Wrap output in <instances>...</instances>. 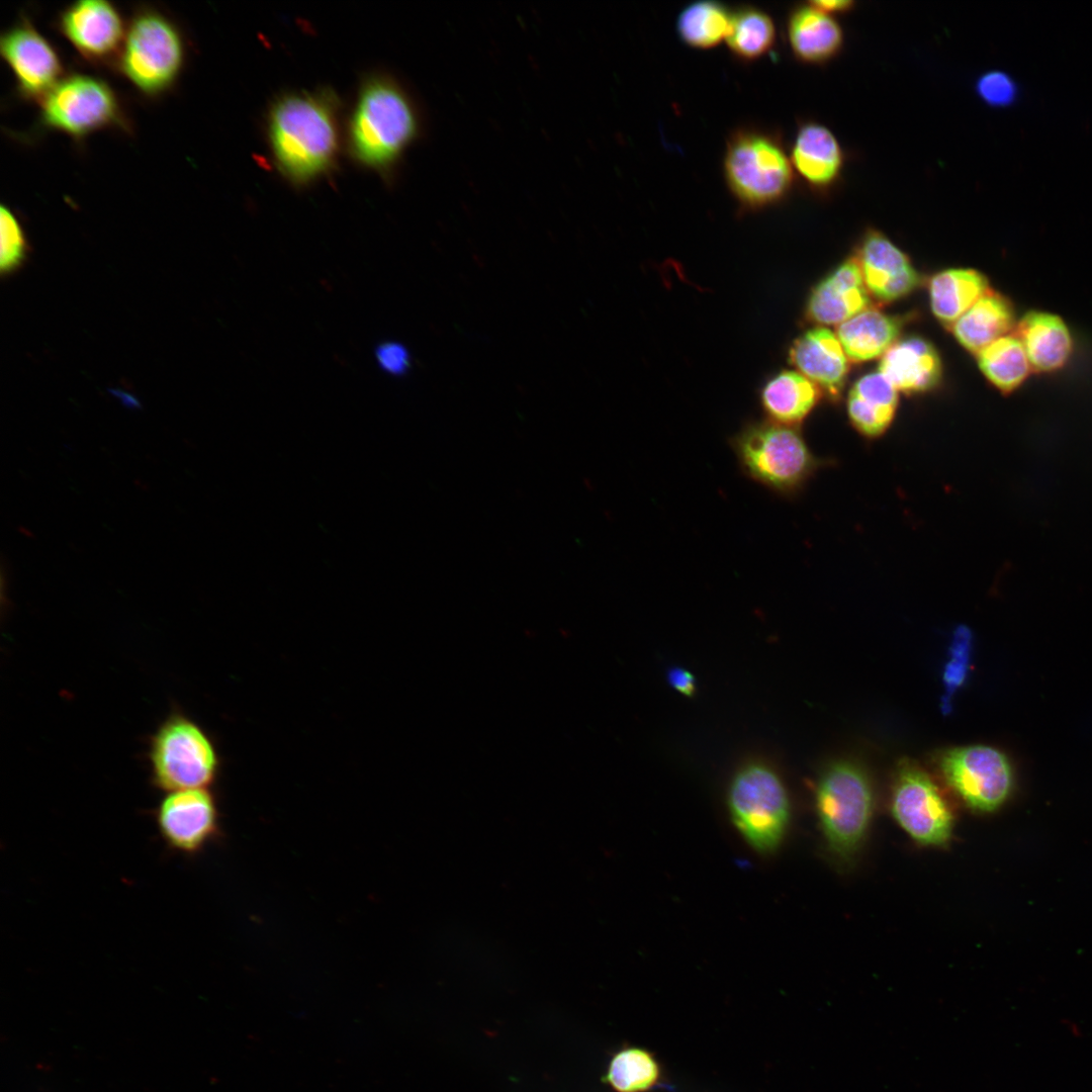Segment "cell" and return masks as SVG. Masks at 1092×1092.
Masks as SVG:
<instances>
[{"instance_id":"e575fe53","label":"cell","mask_w":1092,"mask_h":1092,"mask_svg":"<svg viewBox=\"0 0 1092 1092\" xmlns=\"http://www.w3.org/2000/svg\"><path fill=\"white\" fill-rule=\"evenodd\" d=\"M668 681L673 689L685 696H691L695 692L694 675L680 667L673 668L668 672Z\"/></svg>"},{"instance_id":"44dd1931","label":"cell","mask_w":1092,"mask_h":1092,"mask_svg":"<svg viewBox=\"0 0 1092 1092\" xmlns=\"http://www.w3.org/2000/svg\"><path fill=\"white\" fill-rule=\"evenodd\" d=\"M898 405V390L881 373L861 376L852 385L847 413L853 427L863 436H881L891 425Z\"/></svg>"},{"instance_id":"4dcf8cb0","label":"cell","mask_w":1092,"mask_h":1092,"mask_svg":"<svg viewBox=\"0 0 1092 1092\" xmlns=\"http://www.w3.org/2000/svg\"><path fill=\"white\" fill-rule=\"evenodd\" d=\"M972 635L961 627L956 630L948 650V658L942 672L943 696L941 707L949 712L953 696L967 679L971 665Z\"/></svg>"},{"instance_id":"484cf974","label":"cell","mask_w":1092,"mask_h":1092,"mask_svg":"<svg viewBox=\"0 0 1092 1092\" xmlns=\"http://www.w3.org/2000/svg\"><path fill=\"white\" fill-rule=\"evenodd\" d=\"M988 291L986 277L974 269H946L928 284L931 310L948 328Z\"/></svg>"},{"instance_id":"3957f363","label":"cell","mask_w":1092,"mask_h":1092,"mask_svg":"<svg viewBox=\"0 0 1092 1092\" xmlns=\"http://www.w3.org/2000/svg\"><path fill=\"white\" fill-rule=\"evenodd\" d=\"M186 38L159 8H136L126 23L114 69L147 97H158L178 81L186 62Z\"/></svg>"},{"instance_id":"cb8c5ba5","label":"cell","mask_w":1092,"mask_h":1092,"mask_svg":"<svg viewBox=\"0 0 1092 1092\" xmlns=\"http://www.w3.org/2000/svg\"><path fill=\"white\" fill-rule=\"evenodd\" d=\"M822 392L796 371H782L761 389L760 403L770 422L796 427L817 404Z\"/></svg>"},{"instance_id":"83f0119b","label":"cell","mask_w":1092,"mask_h":1092,"mask_svg":"<svg viewBox=\"0 0 1092 1092\" xmlns=\"http://www.w3.org/2000/svg\"><path fill=\"white\" fill-rule=\"evenodd\" d=\"M732 12L716 1H697L685 7L676 21L679 38L689 47L708 50L726 39Z\"/></svg>"},{"instance_id":"8fae6325","label":"cell","mask_w":1092,"mask_h":1092,"mask_svg":"<svg viewBox=\"0 0 1092 1092\" xmlns=\"http://www.w3.org/2000/svg\"><path fill=\"white\" fill-rule=\"evenodd\" d=\"M938 765L947 785L973 810L994 811L1010 795L1011 765L1006 755L994 747H953L941 753Z\"/></svg>"},{"instance_id":"8992f818","label":"cell","mask_w":1092,"mask_h":1092,"mask_svg":"<svg viewBox=\"0 0 1092 1092\" xmlns=\"http://www.w3.org/2000/svg\"><path fill=\"white\" fill-rule=\"evenodd\" d=\"M726 184L743 206L759 208L782 200L794 184V169L781 141L755 128L729 136L723 159Z\"/></svg>"},{"instance_id":"d6986e66","label":"cell","mask_w":1092,"mask_h":1092,"mask_svg":"<svg viewBox=\"0 0 1092 1092\" xmlns=\"http://www.w3.org/2000/svg\"><path fill=\"white\" fill-rule=\"evenodd\" d=\"M879 372L898 391L919 393L938 384L942 366L936 349L928 341L910 337L897 341L882 356Z\"/></svg>"},{"instance_id":"1f68e13d","label":"cell","mask_w":1092,"mask_h":1092,"mask_svg":"<svg viewBox=\"0 0 1092 1092\" xmlns=\"http://www.w3.org/2000/svg\"><path fill=\"white\" fill-rule=\"evenodd\" d=\"M0 272L2 276H8L23 265L28 253V244L20 221L5 204L0 207Z\"/></svg>"},{"instance_id":"e0dca14e","label":"cell","mask_w":1092,"mask_h":1092,"mask_svg":"<svg viewBox=\"0 0 1092 1092\" xmlns=\"http://www.w3.org/2000/svg\"><path fill=\"white\" fill-rule=\"evenodd\" d=\"M790 362L831 399L839 396L848 374V358L836 336L818 327L797 338L789 351Z\"/></svg>"},{"instance_id":"d6a6232c","label":"cell","mask_w":1092,"mask_h":1092,"mask_svg":"<svg viewBox=\"0 0 1092 1092\" xmlns=\"http://www.w3.org/2000/svg\"><path fill=\"white\" fill-rule=\"evenodd\" d=\"M975 88L984 103L996 108L1014 104L1019 95L1018 85L1014 79L1008 73L999 70L982 74Z\"/></svg>"},{"instance_id":"836d02e7","label":"cell","mask_w":1092,"mask_h":1092,"mask_svg":"<svg viewBox=\"0 0 1092 1092\" xmlns=\"http://www.w3.org/2000/svg\"><path fill=\"white\" fill-rule=\"evenodd\" d=\"M375 358L380 369L389 375L403 376L412 367V357L407 348L395 341H386L375 349Z\"/></svg>"},{"instance_id":"7402d4cb","label":"cell","mask_w":1092,"mask_h":1092,"mask_svg":"<svg viewBox=\"0 0 1092 1092\" xmlns=\"http://www.w3.org/2000/svg\"><path fill=\"white\" fill-rule=\"evenodd\" d=\"M902 321L877 308H867L837 327L836 336L852 362L883 356L902 330Z\"/></svg>"},{"instance_id":"603a6c76","label":"cell","mask_w":1092,"mask_h":1092,"mask_svg":"<svg viewBox=\"0 0 1092 1092\" xmlns=\"http://www.w3.org/2000/svg\"><path fill=\"white\" fill-rule=\"evenodd\" d=\"M1030 366L1038 371L1061 368L1072 351V338L1063 321L1044 312H1030L1018 325V336Z\"/></svg>"},{"instance_id":"2e32d148","label":"cell","mask_w":1092,"mask_h":1092,"mask_svg":"<svg viewBox=\"0 0 1092 1092\" xmlns=\"http://www.w3.org/2000/svg\"><path fill=\"white\" fill-rule=\"evenodd\" d=\"M871 296L855 257L842 262L811 291L807 318L818 325H841L869 308Z\"/></svg>"},{"instance_id":"ffe728a7","label":"cell","mask_w":1092,"mask_h":1092,"mask_svg":"<svg viewBox=\"0 0 1092 1092\" xmlns=\"http://www.w3.org/2000/svg\"><path fill=\"white\" fill-rule=\"evenodd\" d=\"M787 36L793 55L804 64H824L839 54L843 30L829 15L809 3L795 7L787 21Z\"/></svg>"},{"instance_id":"277c9868","label":"cell","mask_w":1092,"mask_h":1092,"mask_svg":"<svg viewBox=\"0 0 1092 1092\" xmlns=\"http://www.w3.org/2000/svg\"><path fill=\"white\" fill-rule=\"evenodd\" d=\"M730 446L746 477L783 496L797 493L820 464L795 427L770 421L745 424Z\"/></svg>"},{"instance_id":"f546056e","label":"cell","mask_w":1092,"mask_h":1092,"mask_svg":"<svg viewBox=\"0 0 1092 1092\" xmlns=\"http://www.w3.org/2000/svg\"><path fill=\"white\" fill-rule=\"evenodd\" d=\"M660 1078L655 1058L640 1048H628L618 1052L611 1060L606 1075L607 1083L616 1092H646Z\"/></svg>"},{"instance_id":"4fadbf2b","label":"cell","mask_w":1092,"mask_h":1092,"mask_svg":"<svg viewBox=\"0 0 1092 1092\" xmlns=\"http://www.w3.org/2000/svg\"><path fill=\"white\" fill-rule=\"evenodd\" d=\"M118 8L107 0H78L57 16V29L87 62L113 67L126 31Z\"/></svg>"},{"instance_id":"ba28073f","label":"cell","mask_w":1092,"mask_h":1092,"mask_svg":"<svg viewBox=\"0 0 1092 1092\" xmlns=\"http://www.w3.org/2000/svg\"><path fill=\"white\" fill-rule=\"evenodd\" d=\"M731 819L744 840L759 853L775 851L787 832L791 809L780 777L753 762L733 778L728 791Z\"/></svg>"},{"instance_id":"30bf717a","label":"cell","mask_w":1092,"mask_h":1092,"mask_svg":"<svg viewBox=\"0 0 1092 1092\" xmlns=\"http://www.w3.org/2000/svg\"><path fill=\"white\" fill-rule=\"evenodd\" d=\"M891 810L900 827L921 845L941 846L951 836L950 807L932 779L913 761L899 763Z\"/></svg>"},{"instance_id":"4316f807","label":"cell","mask_w":1092,"mask_h":1092,"mask_svg":"<svg viewBox=\"0 0 1092 1092\" xmlns=\"http://www.w3.org/2000/svg\"><path fill=\"white\" fill-rule=\"evenodd\" d=\"M772 18L762 9L743 6L732 12L726 43L730 52L742 61H754L765 56L776 43Z\"/></svg>"},{"instance_id":"5b68a950","label":"cell","mask_w":1092,"mask_h":1092,"mask_svg":"<svg viewBox=\"0 0 1092 1092\" xmlns=\"http://www.w3.org/2000/svg\"><path fill=\"white\" fill-rule=\"evenodd\" d=\"M147 760L151 784L166 793L206 789L219 765L208 734L179 709L172 710L150 735Z\"/></svg>"},{"instance_id":"9a60e30c","label":"cell","mask_w":1092,"mask_h":1092,"mask_svg":"<svg viewBox=\"0 0 1092 1092\" xmlns=\"http://www.w3.org/2000/svg\"><path fill=\"white\" fill-rule=\"evenodd\" d=\"M855 259L870 296L881 303L908 295L920 283V275L907 255L877 230L866 233Z\"/></svg>"},{"instance_id":"7a4b0ae2","label":"cell","mask_w":1092,"mask_h":1092,"mask_svg":"<svg viewBox=\"0 0 1092 1092\" xmlns=\"http://www.w3.org/2000/svg\"><path fill=\"white\" fill-rule=\"evenodd\" d=\"M420 112L396 81L380 76L362 86L349 124V147L364 166L387 170L420 136Z\"/></svg>"},{"instance_id":"f1b7e54d","label":"cell","mask_w":1092,"mask_h":1092,"mask_svg":"<svg viewBox=\"0 0 1092 1092\" xmlns=\"http://www.w3.org/2000/svg\"><path fill=\"white\" fill-rule=\"evenodd\" d=\"M978 364L987 379L1002 392L1017 388L1026 378L1030 363L1020 340L1006 335L978 354Z\"/></svg>"},{"instance_id":"ac0fdd59","label":"cell","mask_w":1092,"mask_h":1092,"mask_svg":"<svg viewBox=\"0 0 1092 1092\" xmlns=\"http://www.w3.org/2000/svg\"><path fill=\"white\" fill-rule=\"evenodd\" d=\"M790 159L794 171L819 192L836 184L844 166V153L838 140L828 127L816 121L799 126Z\"/></svg>"},{"instance_id":"d4e9b609","label":"cell","mask_w":1092,"mask_h":1092,"mask_svg":"<svg viewBox=\"0 0 1092 1092\" xmlns=\"http://www.w3.org/2000/svg\"><path fill=\"white\" fill-rule=\"evenodd\" d=\"M1013 311L1007 299L988 291L950 327L958 342L972 353L1006 336L1013 325Z\"/></svg>"},{"instance_id":"6da1fadb","label":"cell","mask_w":1092,"mask_h":1092,"mask_svg":"<svg viewBox=\"0 0 1092 1092\" xmlns=\"http://www.w3.org/2000/svg\"><path fill=\"white\" fill-rule=\"evenodd\" d=\"M268 139L275 164L294 184L327 173L338 147L337 104L327 92H300L276 100L268 117Z\"/></svg>"},{"instance_id":"52a82bcc","label":"cell","mask_w":1092,"mask_h":1092,"mask_svg":"<svg viewBox=\"0 0 1092 1092\" xmlns=\"http://www.w3.org/2000/svg\"><path fill=\"white\" fill-rule=\"evenodd\" d=\"M815 801L829 849L839 858H850L861 845L873 816L868 776L853 762L837 761L821 776Z\"/></svg>"},{"instance_id":"d590c367","label":"cell","mask_w":1092,"mask_h":1092,"mask_svg":"<svg viewBox=\"0 0 1092 1092\" xmlns=\"http://www.w3.org/2000/svg\"><path fill=\"white\" fill-rule=\"evenodd\" d=\"M808 3L829 15L848 12L854 6V2L850 0H819Z\"/></svg>"},{"instance_id":"5bb4252c","label":"cell","mask_w":1092,"mask_h":1092,"mask_svg":"<svg viewBox=\"0 0 1092 1092\" xmlns=\"http://www.w3.org/2000/svg\"><path fill=\"white\" fill-rule=\"evenodd\" d=\"M164 842L183 854L200 851L217 832L218 812L207 789L168 792L155 810Z\"/></svg>"},{"instance_id":"7c38bea8","label":"cell","mask_w":1092,"mask_h":1092,"mask_svg":"<svg viewBox=\"0 0 1092 1092\" xmlns=\"http://www.w3.org/2000/svg\"><path fill=\"white\" fill-rule=\"evenodd\" d=\"M0 53L24 99L39 103L66 75L56 48L26 16L1 33Z\"/></svg>"},{"instance_id":"9c48e42d","label":"cell","mask_w":1092,"mask_h":1092,"mask_svg":"<svg viewBox=\"0 0 1092 1092\" xmlns=\"http://www.w3.org/2000/svg\"><path fill=\"white\" fill-rule=\"evenodd\" d=\"M40 123L75 140L100 129H129L120 98L103 79L84 73L66 74L40 100Z\"/></svg>"}]
</instances>
